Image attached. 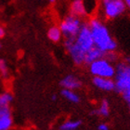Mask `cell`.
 <instances>
[{
    "label": "cell",
    "mask_w": 130,
    "mask_h": 130,
    "mask_svg": "<svg viewBox=\"0 0 130 130\" xmlns=\"http://www.w3.org/2000/svg\"><path fill=\"white\" fill-rule=\"evenodd\" d=\"M94 46L103 53L116 51L118 45L106 24L99 18H92L88 22Z\"/></svg>",
    "instance_id": "cell-1"
},
{
    "label": "cell",
    "mask_w": 130,
    "mask_h": 130,
    "mask_svg": "<svg viewBox=\"0 0 130 130\" xmlns=\"http://www.w3.org/2000/svg\"><path fill=\"white\" fill-rule=\"evenodd\" d=\"M113 80L115 83L114 91L121 94L125 101L130 103V65L125 61L117 62Z\"/></svg>",
    "instance_id": "cell-2"
},
{
    "label": "cell",
    "mask_w": 130,
    "mask_h": 130,
    "mask_svg": "<svg viewBox=\"0 0 130 130\" xmlns=\"http://www.w3.org/2000/svg\"><path fill=\"white\" fill-rule=\"evenodd\" d=\"M88 69L93 76L113 78L115 74V66L105 57L100 58L89 63Z\"/></svg>",
    "instance_id": "cell-3"
},
{
    "label": "cell",
    "mask_w": 130,
    "mask_h": 130,
    "mask_svg": "<svg viewBox=\"0 0 130 130\" xmlns=\"http://www.w3.org/2000/svg\"><path fill=\"white\" fill-rule=\"evenodd\" d=\"M102 13L107 20H114L125 13L126 9L124 0H101Z\"/></svg>",
    "instance_id": "cell-4"
},
{
    "label": "cell",
    "mask_w": 130,
    "mask_h": 130,
    "mask_svg": "<svg viewBox=\"0 0 130 130\" xmlns=\"http://www.w3.org/2000/svg\"><path fill=\"white\" fill-rule=\"evenodd\" d=\"M83 23L84 22H82L81 18L70 14L62 20L59 27L61 31L62 36L65 38H74L81 29Z\"/></svg>",
    "instance_id": "cell-5"
},
{
    "label": "cell",
    "mask_w": 130,
    "mask_h": 130,
    "mask_svg": "<svg viewBox=\"0 0 130 130\" xmlns=\"http://www.w3.org/2000/svg\"><path fill=\"white\" fill-rule=\"evenodd\" d=\"M73 42L75 44V46L84 53H86L87 50H89L91 47L94 46L92 35L90 32L88 23H83L77 35L73 38Z\"/></svg>",
    "instance_id": "cell-6"
},
{
    "label": "cell",
    "mask_w": 130,
    "mask_h": 130,
    "mask_svg": "<svg viewBox=\"0 0 130 130\" xmlns=\"http://www.w3.org/2000/svg\"><path fill=\"white\" fill-rule=\"evenodd\" d=\"M64 46L68 53L70 54L74 64L78 65V66L85 64V55H86V53L81 51L75 46V44L73 42V38H65Z\"/></svg>",
    "instance_id": "cell-7"
},
{
    "label": "cell",
    "mask_w": 130,
    "mask_h": 130,
    "mask_svg": "<svg viewBox=\"0 0 130 130\" xmlns=\"http://www.w3.org/2000/svg\"><path fill=\"white\" fill-rule=\"evenodd\" d=\"M92 83L98 89L105 91V92H111L115 90V83L113 78L94 76L92 79Z\"/></svg>",
    "instance_id": "cell-8"
},
{
    "label": "cell",
    "mask_w": 130,
    "mask_h": 130,
    "mask_svg": "<svg viewBox=\"0 0 130 130\" xmlns=\"http://www.w3.org/2000/svg\"><path fill=\"white\" fill-rule=\"evenodd\" d=\"M60 86L63 88H67L71 90H76L79 89L82 87V82L79 80L76 76L73 74L66 75L64 78L60 81Z\"/></svg>",
    "instance_id": "cell-9"
},
{
    "label": "cell",
    "mask_w": 130,
    "mask_h": 130,
    "mask_svg": "<svg viewBox=\"0 0 130 130\" xmlns=\"http://www.w3.org/2000/svg\"><path fill=\"white\" fill-rule=\"evenodd\" d=\"M71 14L79 18L87 16V12L85 7L84 0H73L71 4Z\"/></svg>",
    "instance_id": "cell-10"
},
{
    "label": "cell",
    "mask_w": 130,
    "mask_h": 130,
    "mask_svg": "<svg viewBox=\"0 0 130 130\" xmlns=\"http://www.w3.org/2000/svg\"><path fill=\"white\" fill-rule=\"evenodd\" d=\"M104 56H105V53H103L101 50H100L98 47H96L94 46L89 50H87L86 52V55H85V64L88 65L92 61L100 59V58L104 57Z\"/></svg>",
    "instance_id": "cell-11"
},
{
    "label": "cell",
    "mask_w": 130,
    "mask_h": 130,
    "mask_svg": "<svg viewBox=\"0 0 130 130\" xmlns=\"http://www.w3.org/2000/svg\"><path fill=\"white\" fill-rule=\"evenodd\" d=\"M92 115H96V116H100L102 118H106L110 115V104L107 100H103L100 102V107L96 110H93L91 111Z\"/></svg>",
    "instance_id": "cell-12"
},
{
    "label": "cell",
    "mask_w": 130,
    "mask_h": 130,
    "mask_svg": "<svg viewBox=\"0 0 130 130\" xmlns=\"http://www.w3.org/2000/svg\"><path fill=\"white\" fill-rule=\"evenodd\" d=\"M61 96L64 98L65 100L73 103H78L80 102V97L77 93L74 92V90L67 89V88H63L61 90Z\"/></svg>",
    "instance_id": "cell-13"
},
{
    "label": "cell",
    "mask_w": 130,
    "mask_h": 130,
    "mask_svg": "<svg viewBox=\"0 0 130 130\" xmlns=\"http://www.w3.org/2000/svg\"><path fill=\"white\" fill-rule=\"evenodd\" d=\"M47 37L52 41V42H59L62 37V34L59 26H52L47 31Z\"/></svg>",
    "instance_id": "cell-14"
},
{
    "label": "cell",
    "mask_w": 130,
    "mask_h": 130,
    "mask_svg": "<svg viewBox=\"0 0 130 130\" xmlns=\"http://www.w3.org/2000/svg\"><path fill=\"white\" fill-rule=\"evenodd\" d=\"M82 125L81 120H68L60 125V130H77Z\"/></svg>",
    "instance_id": "cell-15"
},
{
    "label": "cell",
    "mask_w": 130,
    "mask_h": 130,
    "mask_svg": "<svg viewBox=\"0 0 130 130\" xmlns=\"http://www.w3.org/2000/svg\"><path fill=\"white\" fill-rule=\"evenodd\" d=\"M12 126L11 114L0 117V130H8Z\"/></svg>",
    "instance_id": "cell-16"
},
{
    "label": "cell",
    "mask_w": 130,
    "mask_h": 130,
    "mask_svg": "<svg viewBox=\"0 0 130 130\" xmlns=\"http://www.w3.org/2000/svg\"><path fill=\"white\" fill-rule=\"evenodd\" d=\"M13 100L11 93L5 92L0 95V107H8Z\"/></svg>",
    "instance_id": "cell-17"
},
{
    "label": "cell",
    "mask_w": 130,
    "mask_h": 130,
    "mask_svg": "<svg viewBox=\"0 0 130 130\" xmlns=\"http://www.w3.org/2000/svg\"><path fill=\"white\" fill-rule=\"evenodd\" d=\"M0 74L3 78H8L9 76V71H8V67L6 61L4 60L0 59Z\"/></svg>",
    "instance_id": "cell-18"
},
{
    "label": "cell",
    "mask_w": 130,
    "mask_h": 130,
    "mask_svg": "<svg viewBox=\"0 0 130 130\" xmlns=\"http://www.w3.org/2000/svg\"><path fill=\"white\" fill-rule=\"evenodd\" d=\"M8 114H11L9 106H8V107H0V117L8 115Z\"/></svg>",
    "instance_id": "cell-19"
},
{
    "label": "cell",
    "mask_w": 130,
    "mask_h": 130,
    "mask_svg": "<svg viewBox=\"0 0 130 130\" xmlns=\"http://www.w3.org/2000/svg\"><path fill=\"white\" fill-rule=\"evenodd\" d=\"M98 130H109L110 129V127H109V125H107V124H105V123H101V124H100V125H98Z\"/></svg>",
    "instance_id": "cell-20"
},
{
    "label": "cell",
    "mask_w": 130,
    "mask_h": 130,
    "mask_svg": "<svg viewBox=\"0 0 130 130\" xmlns=\"http://www.w3.org/2000/svg\"><path fill=\"white\" fill-rule=\"evenodd\" d=\"M4 35H5V29L0 26V39L4 37Z\"/></svg>",
    "instance_id": "cell-21"
},
{
    "label": "cell",
    "mask_w": 130,
    "mask_h": 130,
    "mask_svg": "<svg viewBox=\"0 0 130 130\" xmlns=\"http://www.w3.org/2000/svg\"><path fill=\"white\" fill-rule=\"evenodd\" d=\"M124 2H125V6H126V8H128L130 9V0H124Z\"/></svg>",
    "instance_id": "cell-22"
},
{
    "label": "cell",
    "mask_w": 130,
    "mask_h": 130,
    "mask_svg": "<svg viewBox=\"0 0 130 130\" xmlns=\"http://www.w3.org/2000/svg\"><path fill=\"white\" fill-rule=\"evenodd\" d=\"M125 62L127 63L128 65H130V57H128L127 59H126V60H125Z\"/></svg>",
    "instance_id": "cell-23"
},
{
    "label": "cell",
    "mask_w": 130,
    "mask_h": 130,
    "mask_svg": "<svg viewBox=\"0 0 130 130\" xmlns=\"http://www.w3.org/2000/svg\"><path fill=\"white\" fill-rule=\"evenodd\" d=\"M49 1V3H50V4H54V3H56V1H57V0H48Z\"/></svg>",
    "instance_id": "cell-24"
},
{
    "label": "cell",
    "mask_w": 130,
    "mask_h": 130,
    "mask_svg": "<svg viewBox=\"0 0 130 130\" xmlns=\"http://www.w3.org/2000/svg\"><path fill=\"white\" fill-rule=\"evenodd\" d=\"M57 100V96H56V95L52 96V100Z\"/></svg>",
    "instance_id": "cell-25"
},
{
    "label": "cell",
    "mask_w": 130,
    "mask_h": 130,
    "mask_svg": "<svg viewBox=\"0 0 130 130\" xmlns=\"http://www.w3.org/2000/svg\"><path fill=\"white\" fill-rule=\"evenodd\" d=\"M2 48V46H1V44H0V49Z\"/></svg>",
    "instance_id": "cell-26"
},
{
    "label": "cell",
    "mask_w": 130,
    "mask_h": 130,
    "mask_svg": "<svg viewBox=\"0 0 130 130\" xmlns=\"http://www.w3.org/2000/svg\"><path fill=\"white\" fill-rule=\"evenodd\" d=\"M128 104H129V111H130V103H128Z\"/></svg>",
    "instance_id": "cell-27"
}]
</instances>
